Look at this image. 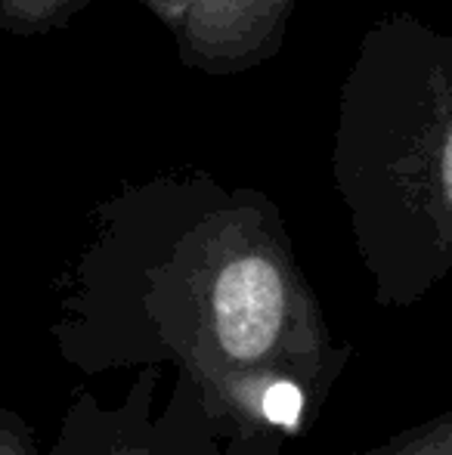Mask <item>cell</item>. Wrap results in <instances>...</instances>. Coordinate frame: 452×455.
I'll use <instances>...</instances> for the list:
<instances>
[{
  "instance_id": "obj_7",
  "label": "cell",
  "mask_w": 452,
  "mask_h": 455,
  "mask_svg": "<svg viewBox=\"0 0 452 455\" xmlns=\"http://www.w3.org/2000/svg\"><path fill=\"white\" fill-rule=\"evenodd\" d=\"M0 455H47L28 421L4 406H0Z\"/></svg>"
},
{
  "instance_id": "obj_2",
  "label": "cell",
  "mask_w": 452,
  "mask_h": 455,
  "mask_svg": "<svg viewBox=\"0 0 452 455\" xmlns=\"http://www.w3.org/2000/svg\"><path fill=\"white\" fill-rule=\"evenodd\" d=\"M332 180L356 254L387 310L452 273V31L393 12L344 75Z\"/></svg>"
},
{
  "instance_id": "obj_6",
  "label": "cell",
  "mask_w": 452,
  "mask_h": 455,
  "mask_svg": "<svg viewBox=\"0 0 452 455\" xmlns=\"http://www.w3.org/2000/svg\"><path fill=\"white\" fill-rule=\"evenodd\" d=\"M356 455H452V409L431 415Z\"/></svg>"
},
{
  "instance_id": "obj_8",
  "label": "cell",
  "mask_w": 452,
  "mask_h": 455,
  "mask_svg": "<svg viewBox=\"0 0 452 455\" xmlns=\"http://www.w3.org/2000/svg\"><path fill=\"white\" fill-rule=\"evenodd\" d=\"M139 4L162 22L164 28L170 31V37L177 41V37L189 28V19H193L199 0H139Z\"/></svg>"
},
{
  "instance_id": "obj_4",
  "label": "cell",
  "mask_w": 452,
  "mask_h": 455,
  "mask_svg": "<svg viewBox=\"0 0 452 455\" xmlns=\"http://www.w3.org/2000/svg\"><path fill=\"white\" fill-rule=\"evenodd\" d=\"M297 0H199L177 37L183 66L205 75H239L282 50Z\"/></svg>"
},
{
  "instance_id": "obj_1",
  "label": "cell",
  "mask_w": 452,
  "mask_h": 455,
  "mask_svg": "<svg viewBox=\"0 0 452 455\" xmlns=\"http://www.w3.org/2000/svg\"><path fill=\"white\" fill-rule=\"evenodd\" d=\"M53 341L84 375L174 369L170 390L224 455H282L353 360L276 202L208 174L155 177L99 204L62 279Z\"/></svg>"
},
{
  "instance_id": "obj_3",
  "label": "cell",
  "mask_w": 452,
  "mask_h": 455,
  "mask_svg": "<svg viewBox=\"0 0 452 455\" xmlns=\"http://www.w3.org/2000/svg\"><path fill=\"white\" fill-rule=\"evenodd\" d=\"M162 381V369H139L115 406L91 390L75 394L47 455H224L186 396L170 390L164 409H155Z\"/></svg>"
},
{
  "instance_id": "obj_5",
  "label": "cell",
  "mask_w": 452,
  "mask_h": 455,
  "mask_svg": "<svg viewBox=\"0 0 452 455\" xmlns=\"http://www.w3.org/2000/svg\"><path fill=\"white\" fill-rule=\"evenodd\" d=\"M87 4L91 0H0V28L19 37L47 35Z\"/></svg>"
}]
</instances>
